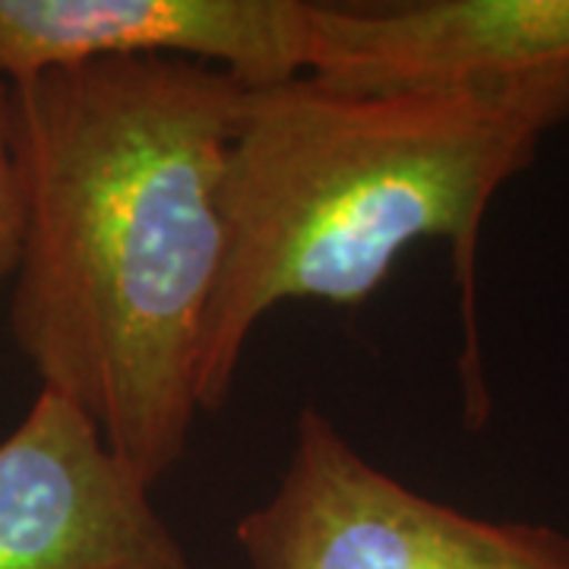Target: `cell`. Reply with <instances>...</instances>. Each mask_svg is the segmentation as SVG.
<instances>
[{"instance_id":"cell-1","label":"cell","mask_w":569,"mask_h":569,"mask_svg":"<svg viewBox=\"0 0 569 569\" xmlns=\"http://www.w3.org/2000/svg\"><path fill=\"white\" fill-rule=\"evenodd\" d=\"M244 89L174 58L89 61L7 86L22 190L13 346L149 485L181 462L200 415Z\"/></svg>"},{"instance_id":"cell-2","label":"cell","mask_w":569,"mask_h":569,"mask_svg":"<svg viewBox=\"0 0 569 569\" xmlns=\"http://www.w3.org/2000/svg\"><path fill=\"white\" fill-rule=\"evenodd\" d=\"M553 127L519 104L351 92L310 73L244 89L224 159V257L200 339V411L222 408L247 339L272 307L365 305L408 247L443 241L462 313L466 418L485 425L481 224Z\"/></svg>"},{"instance_id":"cell-3","label":"cell","mask_w":569,"mask_h":569,"mask_svg":"<svg viewBox=\"0 0 569 569\" xmlns=\"http://www.w3.org/2000/svg\"><path fill=\"white\" fill-rule=\"evenodd\" d=\"M250 569H569V535L485 519L373 466L323 408H301L279 485L234 526Z\"/></svg>"},{"instance_id":"cell-4","label":"cell","mask_w":569,"mask_h":569,"mask_svg":"<svg viewBox=\"0 0 569 569\" xmlns=\"http://www.w3.org/2000/svg\"><path fill=\"white\" fill-rule=\"evenodd\" d=\"M310 77L351 92L471 96L569 121V0L313 10Z\"/></svg>"},{"instance_id":"cell-5","label":"cell","mask_w":569,"mask_h":569,"mask_svg":"<svg viewBox=\"0 0 569 569\" xmlns=\"http://www.w3.org/2000/svg\"><path fill=\"white\" fill-rule=\"evenodd\" d=\"M152 485L51 389L0 440V569H193Z\"/></svg>"},{"instance_id":"cell-6","label":"cell","mask_w":569,"mask_h":569,"mask_svg":"<svg viewBox=\"0 0 569 569\" xmlns=\"http://www.w3.org/2000/svg\"><path fill=\"white\" fill-rule=\"evenodd\" d=\"M305 0H0V82L89 61L174 58L247 86L307 77Z\"/></svg>"},{"instance_id":"cell-7","label":"cell","mask_w":569,"mask_h":569,"mask_svg":"<svg viewBox=\"0 0 569 569\" xmlns=\"http://www.w3.org/2000/svg\"><path fill=\"white\" fill-rule=\"evenodd\" d=\"M22 247V190L20 171L10 146L7 123V86L0 82V288L13 282Z\"/></svg>"}]
</instances>
